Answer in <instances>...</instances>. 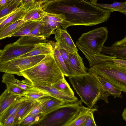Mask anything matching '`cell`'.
I'll return each mask as SVG.
<instances>
[{
    "mask_svg": "<svg viewBox=\"0 0 126 126\" xmlns=\"http://www.w3.org/2000/svg\"><path fill=\"white\" fill-rule=\"evenodd\" d=\"M69 4L57 3L50 5L46 12L65 15L70 26H91L107 21L111 12L96 6L86 0H69Z\"/></svg>",
    "mask_w": 126,
    "mask_h": 126,
    "instance_id": "obj_1",
    "label": "cell"
},
{
    "mask_svg": "<svg viewBox=\"0 0 126 126\" xmlns=\"http://www.w3.org/2000/svg\"><path fill=\"white\" fill-rule=\"evenodd\" d=\"M21 76L28 83L52 86L64 76L55 61L53 53L46 55L33 66L21 72Z\"/></svg>",
    "mask_w": 126,
    "mask_h": 126,
    "instance_id": "obj_2",
    "label": "cell"
},
{
    "mask_svg": "<svg viewBox=\"0 0 126 126\" xmlns=\"http://www.w3.org/2000/svg\"><path fill=\"white\" fill-rule=\"evenodd\" d=\"M73 87L82 102L90 108H93L99 100L102 88L96 78L88 73L69 77Z\"/></svg>",
    "mask_w": 126,
    "mask_h": 126,
    "instance_id": "obj_3",
    "label": "cell"
},
{
    "mask_svg": "<svg viewBox=\"0 0 126 126\" xmlns=\"http://www.w3.org/2000/svg\"><path fill=\"white\" fill-rule=\"evenodd\" d=\"M81 100L64 103L51 111L43 114L32 126H68L80 110L84 106Z\"/></svg>",
    "mask_w": 126,
    "mask_h": 126,
    "instance_id": "obj_4",
    "label": "cell"
},
{
    "mask_svg": "<svg viewBox=\"0 0 126 126\" xmlns=\"http://www.w3.org/2000/svg\"><path fill=\"white\" fill-rule=\"evenodd\" d=\"M103 79L126 92V67L119 66L112 61H107L94 65L88 69Z\"/></svg>",
    "mask_w": 126,
    "mask_h": 126,
    "instance_id": "obj_5",
    "label": "cell"
},
{
    "mask_svg": "<svg viewBox=\"0 0 126 126\" xmlns=\"http://www.w3.org/2000/svg\"><path fill=\"white\" fill-rule=\"evenodd\" d=\"M108 33L106 27L98 28L83 33L76 44L90 51L100 53L107 39Z\"/></svg>",
    "mask_w": 126,
    "mask_h": 126,
    "instance_id": "obj_6",
    "label": "cell"
},
{
    "mask_svg": "<svg viewBox=\"0 0 126 126\" xmlns=\"http://www.w3.org/2000/svg\"><path fill=\"white\" fill-rule=\"evenodd\" d=\"M46 55L19 57L5 61L0 62V72L21 76V72L36 65Z\"/></svg>",
    "mask_w": 126,
    "mask_h": 126,
    "instance_id": "obj_7",
    "label": "cell"
},
{
    "mask_svg": "<svg viewBox=\"0 0 126 126\" xmlns=\"http://www.w3.org/2000/svg\"><path fill=\"white\" fill-rule=\"evenodd\" d=\"M42 21L43 33L46 38L55 34V30L61 27L65 30L70 26L66 20V16L61 14L50 13L45 11Z\"/></svg>",
    "mask_w": 126,
    "mask_h": 126,
    "instance_id": "obj_8",
    "label": "cell"
},
{
    "mask_svg": "<svg viewBox=\"0 0 126 126\" xmlns=\"http://www.w3.org/2000/svg\"><path fill=\"white\" fill-rule=\"evenodd\" d=\"M21 45L14 43L6 45L0 56V62L10 60L19 57L32 51L35 46Z\"/></svg>",
    "mask_w": 126,
    "mask_h": 126,
    "instance_id": "obj_9",
    "label": "cell"
},
{
    "mask_svg": "<svg viewBox=\"0 0 126 126\" xmlns=\"http://www.w3.org/2000/svg\"><path fill=\"white\" fill-rule=\"evenodd\" d=\"M48 41L44 36L41 20L28 34L21 36L15 43L21 45H34L47 42Z\"/></svg>",
    "mask_w": 126,
    "mask_h": 126,
    "instance_id": "obj_10",
    "label": "cell"
},
{
    "mask_svg": "<svg viewBox=\"0 0 126 126\" xmlns=\"http://www.w3.org/2000/svg\"><path fill=\"white\" fill-rule=\"evenodd\" d=\"M54 39L59 49H63L68 53L78 52L77 48L71 38L66 30L60 27L55 31Z\"/></svg>",
    "mask_w": 126,
    "mask_h": 126,
    "instance_id": "obj_11",
    "label": "cell"
},
{
    "mask_svg": "<svg viewBox=\"0 0 126 126\" xmlns=\"http://www.w3.org/2000/svg\"><path fill=\"white\" fill-rule=\"evenodd\" d=\"M31 84L39 90L48 93L51 97L57 99L65 103H73L78 100V98L74 95L68 94L52 86Z\"/></svg>",
    "mask_w": 126,
    "mask_h": 126,
    "instance_id": "obj_12",
    "label": "cell"
},
{
    "mask_svg": "<svg viewBox=\"0 0 126 126\" xmlns=\"http://www.w3.org/2000/svg\"><path fill=\"white\" fill-rule=\"evenodd\" d=\"M101 52L116 58L126 60V36L121 40L115 42L110 46H103Z\"/></svg>",
    "mask_w": 126,
    "mask_h": 126,
    "instance_id": "obj_13",
    "label": "cell"
},
{
    "mask_svg": "<svg viewBox=\"0 0 126 126\" xmlns=\"http://www.w3.org/2000/svg\"><path fill=\"white\" fill-rule=\"evenodd\" d=\"M76 46L83 53L89 62L90 67L95 64L104 62L112 61L116 58L113 56H110L104 54L94 52L89 50L78 44Z\"/></svg>",
    "mask_w": 126,
    "mask_h": 126,
    "instance_id": "obj_14",
    "label": "cell"
},
{
    "mask_svg": "<svg viewBox=\"0 0 126 126\" xmlns=\"http://www.w3.org/2000/svg\"><path fill=\"white\" fill-rule=\"evenodd\" d=\"M68 57L75 75L86 74L88 73V69L85 66L82 58L78 52H68Z\"/></svg>",
    "mask_w": 126,
    "mask_h": 126,
    "instance_id": "obj_15",
    "label": "cell"
},
{
    "mask_svg": "<svg viewBox=\"0 0 126 126\" xmlns=\"http://www.w3.org/2000/svg\"><path fill=\"white\" fill-rule=\"evenodd\" d=\"M28 98L25 96H21L12 104L1 115L0 118V126H2L3 124L9 116L17 112Z\"/></svg>",
    "mask_w": 126,
    "mask_h": 126,
    "instance_id": "obj_16",
    "label": "cell"
},
{
    "mask_svg": "<svg viewBox=\"0 0 126 126\" xmlns=\"http://www.w3.org/2000/svg\"><path fill=\"white\" fill-rule=\"evenodd\" d=\"M88 72L93 75L96 78L103 89L110 95L113 96L115 98H122V92L117 86L94 73L90 72Z\"/></svg>",
    "mask_w": 126,
    "mask_h": 126,
    "instance_id": "obj_17",
    "label": "cell"
},
{
    "mask_svg": "<svg viewBox=\"0 0 126 126\" xmlns=\"http://www.w3.org/2000/svg\"><path fill=\"white\" fill-rule=\"evenodd\" d=\"M2 82L6 84H12L19 87L25 91L35 90L37 89L24 80L20 81L16 79L12 74L5 73L2 77Z\"/></svg>",
    "mask_w": 126,
    "mask_h": 126,
    "instance_id": "obj_18",
    "label": "cell"
},
{
    "mask_svg": "<svg viewBox=\"0 0 126 126\" xmlns=\"http://www.w3.org/2000/svg\"><path fill=\"white\" fill-rule=\"evenodd\" d=\"M54 46L50 42L40 43L36 45L32 51L19 57L50 54L53 53Z\"/></svg>",
    "mask_w": 126,
    "mask_h": 126,
    "instance_id": "obj_19",
    "label": "cell"
},
{
    "mask_svg": "<svg viewBox=\"0 0 126 126\" xmlns=\"http://www.w3.org/2000/svg\"><path fill=\"white\" fill-rule=\"evenodd\" d=\"M21 96L11 93L6 88L0 95V118L4 112L11 104Z\"/></svg>",
    "mask_w": 126,
    "mask_h": 126,
    "instance_id": "obj_20",
    "label": "cell"
},
{
    "mask_svg": "<svg viewBox=\"0 0 126 126\" xmlns=\"http://www.w3.org/2000/svg\"><path fill=\"white\" fill-rule=\"evenodd\" d=\"M37 100L28 98L17 112L13 126H17L20 122L31 110Z\"/></svg>",
    "mask_w": 126,
    "mask_h": 126,
    "instance_id": "obj_21",
    "label": "cell"
},
{
    "mask_svg": "<svg viewBox=\"0 0 126 126\" xmlns=\"http://www.w3.org/2000/svg\"><path fill=\"white\" fill-rule=\"evenodd\" d=\"M45 10L40 6L36 5L26 11L22 19L25 22L41 20Z\"/></svg>",
    "mask_w": 126,
    "mask_h": 126,
    "instance_id": "obj_22",
    "label": "cell"
},
{
    "mask_svg": "<svg viewBox=\"0 0 126 126\" xmlns=\"http://www.w3.org/2000/svg\"><path fill=\"white\" fill-rule=\"evenodd\" d=\"M57 44L55 43L53 50V54L54 59L64 76L70 77L75 75L69 70L66 66Z\"/></svg>",
    "mask_w": 126,
    "mask_h": 126,
    "instance_id": "obj_23",
    "label": "cell"
},
{
    "mask_svg": "<svg viewBox=\"0 0 126 126\" xmlns=\"http://www.w3.org/2000/svg\"><path fill=\"white\" fill-rule=\"evenodd\" d=\"M25 22L22 19L0 30V40L13 36Z\"/></svg>",
    "mask_w": 126,
    "mask_h": 126,
    "instance_id": "obj_24",
    "label": "cell"
},
{
    "mask_svg": "<svg viewBox=\"0 0 126 126\" xmlns=\"http://www.w3.org/2000/svg\"><path fill=\"white\" fill-rule=\"evenodd\" d=\"M26 12V11L20 5L15 12L7 17L0 24V30L22 19Z\"/></svg>",
    "mask_w": 126,
    "mask_h": 126,
    "instance_id": "obj_25",
    "label": "cell"
},
{
    "mask_svg": "<svg viewBox=\"0 0 126 126\" xmlns=\"http://www.w3.org/2000/svg\"><path fill=\"white\" fill-rule=\"evenodd\" d=\"M96 108H90L84 107L81 109L68 126H82L88 114L91 111H97Z\"/></svg>",
    "mask_w": 126,
    "mask_h": 126,
    "instance_id": "obj_26",
    "label": "cell"
},
{
    "mask_svg": "<svg viewBox=\"0 0 126 126\" xmlns=\"http://www.w3.org/2000/svg\"><path fill=\"white\" fill-rule=\"evenodd\" d=\"M114 1V3L110 4L97 3L93 4L101 8L108 10L111 12L115 11H118L126 15V1L122 2Z\"/></svg>",
    "mask_w": 126,
    "mask_h": 126,
    "instance_id": "obj_27",
    "label": "cell"
},
{
    "mask_svg": "<svg viewBox=\"0 0 126 126\" xmlns=\"http://www.w3.org/2000/svg\"><path fill=\"white\" fill-rule=\"evenodd\" d=\"M64 103L57 99L49 96L43 106L42 113L43 114L47 113Z\"/></svg>",
    "mask_w": 126,
    "mask_h": 126,
    "instance_id": "obj_28",
    "label": "cell"
},
{
    "mask_svg": "<svg viewBox=\"0 0 126 126\" xmlns=\"http://www.w3.org/2000/svg\"><path fill=\"white\" fill-rule=\"evenodd\" d=\"M40 21L25 22L13 36H22L29 33L35 27Z\"/></svg>",
    "mask_w": 126,
    "mask_h": 126,
    "instance_id": "obj_29",
    "label": "cell"
},
{
    "mask_svg": "<svg viewBox=\"0 0 126 126\" xmlns=\"http://www.w3.org/2000/svg\"><path fill=\"white\" fill-rule=\"evenodd\" d=\"M43 115L42 113L28 114L21 120L17 126H32L40 119Z\"/></svg>",
    "mask_w": 126,
    "mask_h": 126,
    "instance_id": "obj_30",
    "label": "cell"
},
{
    "mask_svg": "<svg viewBox=\"0 0 126 126\" xmlns=\"http://www.w3.org/2000/svg\"><path fill=\"white\" fill-rule=\"evenodd\" d=\"M52 86L68 94L74 95V92L65 79L59 80Z\"/></svg>",
    "mask_w": 126,
    "mask_h": 126,
    "instance_id": "obj_31",
    "label": "cell"
},
{
    "mask_svg": "<svg viewBox=\"0 0 126 126\" xmlns=\"http://www.w3.org/2000/svg\"><path fill=\"white\" fill-rule=\"evenodd\" d=\"M48 96H51L48 93L37 89L35 90L26 91L23 95L24 96L34 100H39Z\"/></svg>",
    "mask_w": 126,
    "mask_h": 126,
    "instance_id": "obj_32",
    "label": "cell"
},
{
    "mask_svg": "<svg viewBox=\"0 0 126 126\" xmlns=\"http://www.w3.org/2000/svg\"><path fill=\"white\" fill-rule=\"evenodd\" d=\"M8 91L16 95L23 96L26 92L19 87L12 84H6Z\"/></svg>",
    "mask_w": 126,
    "mask_h": 126,
    "instance_id": "obj_33",
    "label": "cell"
},
{
    "mask_svg": "<svg viewBox=\"0 0 126 126\" xmlns=\"http://www.w3.org/2000/svg\"><path fill=\"white\" fill-rule=\"evenodd\" d=\"M59 51L66 66L75 75L73 72L72 66L68 58V52L63 49H60Z\"/></svg>",
    "mask_w": 126,
    "mask_h": 126,
    "instance_id": "obj_34",
    "label": "cell"
},
{
    "mask_svg": "<svg viewBox=\"0 0 126 126\" xmlns=\"http://www.w3.org/2000/svg\"><path fill=\"white\" fill-rule=\"evenodd\" d=\"M69 0H43L38 4L45 10L48 6L51 5L59 3L63 1L67 2Z\"/></svg>",
    "mask_w": 126,
    "mask_h": 126,
    "instance_id": "obj_35",
    "label": "cell"
},
{
    "mask_svg": "<svg viewBox=\"0 0 126 126\" xmlns=\"http://www.w3.org/2000/svg\"><path fill=\"white\" fill-rule=\"evenodd\" d=\"M94 111L90 112L87 115L82 126H96L93 114Z\"/></svg>",
    "mask_w": 126,
    "mask_h": 126,
    "instance_id": "obj_36",
    "label": "cell"
},
{
    "mask_svg": "<svg viewBox=\"0 0 126 126\" xmlns=\"http://www.w3.org/2000/svg\"><path fill=\"white\" fill-rule=\"evenodd\" d=\"M20 5L26 11L37 5L35 3L34 0H22Z\"/></svg>",
    "mask_w": 126,
    "mask_h": 126,
    "instance_id": "obj_37",
    "label": "cell"
},
{
    "mask_svg": "<svg viewBox=\"0 0 126 126\" xmlns=\"http://www.w3.org/2000/svg\"><path fill=\"white\" fill-rule=\"evenodd\" d=\"M17 112L9 116L2 125V126H13L14 122Z\"/></svg>",
    "mask_w": 126,
    "mask_h": 126,
    "instance_id": "obj_38",
    "label": "cell"
},
{
    "mask_svg": "<svg viewBox=\"0 0 126 126\" xmlns=\"http://www.w3.org/2000/svg\"><path fill=\"white\" fill-rule=\"evenodd\" d=\"M112 61L116 65L119 66L126 67V60L120 59H115Z\"/></svg>",
    "mask_w": 126,
    "mask_h": 126,
    "instance_id": "obj_39",
    "label": "cell"
},
{
    "mask_svg": "<svg viewBox=\"0 0 126 126\" xmlns=\"http://www.w3.org/2000/svg\"><path fill=\"white\" fill-rule=\"evenodd\" d=\"M8 0H0V11L6 7Z\"/></svg>",
    "mask_w": 126,
    "mask_h": 126,
    "instance_id": "obj_40",
    "label": "cell"
},
{
    "mask_svg": "<svg viewBox=\"0 0 126 126\" xmlns=\"http://www.w3.org/2000/svg\"><path fill=\"white\" fill-rule=\"evenodd\" d=\"M22 0H8L6 7L17 3H21Z\"/></svg>",
    "mask_w": 126,
    "mask_h": 126,
    "instance_id": "obj_41",
    "label": "cell"
},
{
    "mask_svg": "<svg viewBox=\"0 0 126 126\" xmlns=\"http://www.w3.org/2000/svg\"><path fill=\"white\" fill-rule=\"evenodd\" d=\"M16 9V10L15 11L13 12H12L11 13L9 14L8 15L5 16L4 17L1 18L0 19V24L8 17L10 16L12 14H13L14 12H15L16 10H17Z\"/></svg>",
    "mask_w": 126,
    "mask_h": 126,
    "instance_id": "obj_42",
    "label": "cell"
},
{
    "mask_svg": "<svg viewBox=\"0 0 126 126\" xmlns=\"http://www.w3.org/2000/svg\"><path fill=\"white\" fill-rule=\"evenodd\" d=\"M122 116L123 118V119L125 121H126V109L125 108L123 111L122 114Z\"/></svg>",
    "mask_w": 126,
    "mask_h": 126,
    "instance_id": "obj_43",
    "label": "cell"
},
{
    "mask_svg": "<svg viewBox=\"0 0 126 126\" xmlns=\"http://www.w3.org/2000/svg\"><path fill=\"white\" fill-rule=\"evenodd\" d=\"M43 0H34V2L35 4L38 5Z\"/></svg>",
    "mask_w": 126,
    "mask_h": 126,
    "instance_id": "obj_44",
    "label": "cell"
},
{
    "mask_svg": "<svg viewBox=\"0 0 126 126\" xmlns=\"http://www.w3.org/2000/svg\"><path fill=\"white\" fill-rule=\"evenodd\" d=\"M97 0H90L89 2L93 4L96 3H97Z\"/></svg>",
    "mask_w": 126,
    "mask_h": 126,
    "instance_id": "obj_45",
    "label": "cell"
},
{
    "mask_svg": "<svg viewBox=\"0 0 126 126\" xmlns=\"http://www.w3.org/2000/svg\"><path fill=\"white\" fill-rule=\"evenodd\" d=\"M2 51V50L0 49V56Z\"/></svg>",
    "mask_w": 126,
    "mask_h": 126,
    "instance_id": "obj_46",
    "label": "cell"
}]
</instances>
